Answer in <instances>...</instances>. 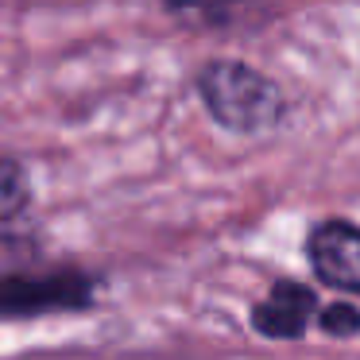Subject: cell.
<instances>
[{"instance_id":"cell-3","label":"cell","mask_w":360,"mask_h":360,"mask_svg":"<svg viewBox=\"0 0 360 360\" xmlns=\"http://www.w3.org/2000/svg\"><path fill=\"white\" fill-rule=\"evenodd\" d=\"M310 264L329 287L356 290L360 295V229L341 225V221H329V225L314 229Z\"/></svg>"},{"instance_id":"cell-7","label":"cell","mask_w":360,"mask_h":360,"mask_svg":"<svg viewBox=\"0 0 360 360\" xmlns=\"http://www.w3.org/2000/svg\"><path fill=\"white\" fill-rule=\"evenodd\" d=\"M321 326H326L329 333H356V329H360V314L349 310V306H329V310L321 314Z\"/></svg>"},{"instance_id":"cell-4","label":"cell","mask_w":360,"mask_h":360,"mask_svg":"<svg viewBox=\"0 0 360 360\" xmlns=\"http://www.w3.org/2000/svg\"><path fill=\"white\" fill-rule=\"evenodd\" d=\"M318 302H314L310 290L295 287V283H283L271 290L264 306H256V329L267 337H298L306 329V321L314 318Z\"/></svg>"},{"instance_id":"cell-5","label":"cell","mask_w":360,"mask_h":360,"mask_svg":"<svg viewBox=\"0 0 360 360\" xmlns=\"http://www.w3.org/2000/svg\"><path fill=\"white\" fill-rule=\"evenodd\" d=\"M27 194H32L27 171L20 163H12V159H0V221L16 217L27 205Z\"/></svg>"},{"instance_id":"cell-2","label":"cell","mask_w":360,"mask_h":360,"mask_svg":"<svg viewBox=\"0 0 360 360\" xmlns=\"http://www.w3.org/2000/svg\"><path fill=\"white\" fill-rule=\"evenodd\" d=\"M89 302V279L74 271H47V275H8L0 279V321L35 318L51 310H74Z\"/></svg>"},{"instance_id":"cell-1","label":"cell","mask_w":360,"mask_h":360,"mask_svg":"<svg viewBox=\"0 0 360 360\" xmlns=\"http://www.w3.org/2000/svg\"><path fill=\"white\" fill-rule=\"evenodd\" d=\"M198 86L210 112L236 132H267L283 117V97L275 82L244 63H210Z\"/></svg>"},{"instance_id":"cell-6","label":"cell","mask_w":360,"mask_h":360,"mask_svg":"<svg viewBox=\"0 0 360 360\" xmlns=\"http://www.w3.org/2000/svg\"><path fill=\"white\" fill-rule=\"evenodd\" d=\"M167 4L179 16L194 20V24H225V20H233L252 0H167Z\"/></svg>"}]
</instances>
